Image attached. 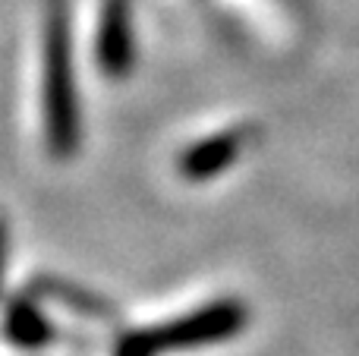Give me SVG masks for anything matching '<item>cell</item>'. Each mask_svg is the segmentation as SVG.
<instances>
[{
    "instance_id": "cell-1",
    "label": "cell",
    "mask_w": 359,
    "mask_h": 356,
    "mask_svg": "<svg viewBox=\"0 0 359 356\" xmlns=\"http://www.w3.org/2000/svg\"><path fill=\"white\" fill-rule=\"evenodd\" d=\"M0 271H4V231H0Z\"/></svg>"
}]
</instances>
